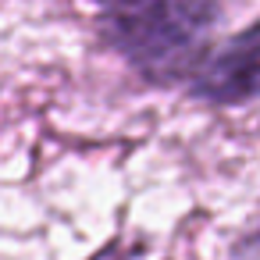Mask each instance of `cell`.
Here are the masks:
<instances>
[{"label": "cell", "mask_w": 260, "mask_h": 260, "mask_svg": "<svg viewBox=\"0 0 260 260\" xmlns=\"http://www.w3.org/2000/svg\"><path fill=\"white\" fill-rule=\"evenodd\" d=\"M107 4H114V0H107Z\"/></svg>", "instance_id": "cell-3"}, {"label": "cell", "mask_w": 260, "mask_h": 260, "mask_svg": "<svg viewBox=\"0 0 260 260\" xmlns=\"http://www.w3.org/2000/svg\"><path fill=\"white\" fill-rule=\"evenodd\" d=\"M217 25V0H114L100 18L104 40L146 79L185 75Z\"/></svg>", "instance_id": "cell-1"}, {"label": "cell", "mask_w": 260, "mask_h": 260, "mask_svg": "<svg viewBox=\"0 0 260 260\" xmlns=\"http://www.w3.org/2000/svg\"><path fill=\"white\" fill-rule=\"evenodd\" d=\"M192 93L210 104L260 100V22L224 40L192 72Z\"/></svg>", "instance_id": "cell-2"}]
</instances>
